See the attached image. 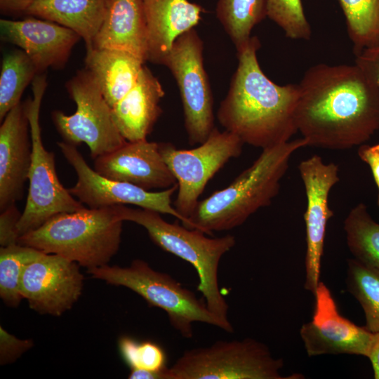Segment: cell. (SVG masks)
<instances>
[{
	"instance_id": "cell-29",
	"label": "cell",
	"mask_w": 379,
	"mask_h": 379,
	"mask_svg": "<svg viewBox=\"0 0 379 379\" xmlns=\"http://www.w3.org/2000/svg\"><path fill=\"white\" fill-rule=\"evenodd\" d=\"M44 253L20 244L0 248V297L8 306L17 307L23 299L20 283L25 267Z\"/></svg>"
},
{
	"instance_id": "cell-8",
	"label": "cell",
	"mask_w": 379,
	"mask_h": 379,
	"mask_svg": "<svg viewBox=\"0 0 379 379\" xmlns=\"http://www.w3.org/2000/svg\"><path fill=\"white\" fill-rule=\"evenodd\" d=\"M47 86L46 74H37L32 82L33 97L25 102L30 128L32 162L26 204L18 223L19 238L56 214L84 207L60 182L55 154L48 151L42 142L39 114Z\"/></svg>"
},
{
	"instance_id": "cell-26",
	"label": "cell",
	"mask_w": 379,
	"mask_h": 379,
	"mask_svg": "<svg viewBox=\"0 0 379 379\" xmlns=\"http://www.w3.org/2000/svg\"><path fill=\"white\" fill-rule=\"evenodd\" d=\"M38 74L29 56L20 48L4 54L0 72V121L20 102L27 86Z\"/></svg>"
},
{
	"instance_id": "cell-27",
	"label": "cell",
	"mask_w": 379,
	"mask_h": 379,
	"mask_svg": "<svg viewBox=\"0 0 379 379\" xmlns=\"http://www.w3.org/2000/svg\"><path fill=\"white\" fill-rule=\"evenodd\" d=\"M355 55L379 44V0H338Z\"/></svg>"
},
{
	"instance_id": "cell-30",
	"label": "cell",
	"mask_w": 379,
	"mask_h": 379,
	"mask_svg": "<svg viewBox=\"0 0 379 379\" xmlns=\"http://www.w3.org/2000/svg\"><path fill=\"white\" fill-rule=\"evenodd\" d=\"M267 17L275 22L286 37L309 40L312 30L305 16L302 0H267Z\"/></svg>"
},
{
	"instance_id": "cell-28",
	"label": "cell",
	"mask_w": 379,
	"mask_h": 379,
	"mask_svg": "<svg viewBox=\"0 0 379 379\" xmlns=\"http://www.w3.org/2000/svg\"><path fill=\"white\" fill-rule=\"evenodd\" d=\"M346 286L360 303L369 331H379V270L355 258L347 261Z\"/></svg>"
},
{
	"instance_id": "cell-2",
	"label": "cell",
	"mask_w": 379,
	"mask_h": 379,
	"mask_svg": "<svg viewBox=\"0 0 379 379\" xmlns=\"http://www.w3.org/2000/svg\"><path fill=\"white\" fill-rule=\"evenodd\" d=\"M257 36L237 51L238 65L217 117L225 130L262 149L288 142L298 132V84L278 85L260 68Z\"/></svg>"
},
{
	"instance_id": "cell-6",
	"label": "cell",
	"mask_w": 379,
	"mask_h": 379,
	"mask_svg": "<svg viewBox=\"0 0 379 379\" xmlns=\"http://www.w3.org/2000/svg\"><path fill=\"white\" fill-rule=\"evenodd\" d=\"M94 279L124 286L140 295L151 307L163 310L170 324L183 338L193 336L192 325L201 322L225 332L234 328L226 325L208 308L204 298L185 288L171 275L157 271L145 260L135 259L128 267L108 264L88 270Z\"/></svg>"
},
{
	"instance_id": "cell-24",
	"label": "cell",
	"mask_w": 379,
	"mask_h": 379,
	"mask_svg": "<svg viewBox=\"0 0 379 379\" xmlns=\"http://www.w3.org/2000/svg\"><path fill=\"white\" fill-rule=\"evenodd\" d=\"M343 228L354 258L379 270V223L373 220L364 204L350 211Z\"/></svg>"
},
{
	"instance_id": "cell-25",
	"label": "cell",
	"mask_w": 379,
	"mask_h": 379,
	"mask_svg": "<svg viewBox=\"0 0 379 379\" xmlns=\"http://www.w3.org/2000/svg\"><path fill=\"white\" fill-rule=\"evenodd\" d=\"M267 0H218L215 14L237 51L250 40L253 27L267 17Z\"/></svg>"
},
{
	"instance_id": "cell-17",
	"label": "cell",
	"mask_w": 379,
	"mask_h": 379,
	"mask_svg": "<svg viewBox=\"0 0 379 379\" xmlns=\"http://www.w3.org/2000/svg\"><path fill=\"white\" fill-rule=\"evenodd\" d=\"M94 170L105 178L148 191L166 190L177 184L160 153L159 143L147 140L127 142L116 150L97 157Z\"/></svg>"
},
{
	"instance_id": "cell-10",
	"label": "cell",
	"mask_w": 379,
	"mask_h": 379,
	"mask_svg": "<svg viewBox=\"0 0 379 379\" xmlns=\"http://www.w3.org/2000/svg\"><path fill=\"white\" fill-rule=\"evenodd\" d=\"M244 142L234 134L213 130L207 140L192 149H178L160 142V153L176 180L174 207L186 222L196 208L208 181L232 158L242 152Z\"/></svg>"
},
{
	"instance_id": "cell-23",
	"label": "cell",
	"mask_w": 379,
	"mask_h": 379,
	"mask_svg": "<svg viewBox=\"0 0 379 379\" xmlns=\"http://www.w3.org/2000/svg\"><path fill=\"white\" fill-rule=\"evenodd\" d=\"M144 65L139 58L117 49L92 48L85 57V68L111 107L133 87Z\"/></svg>"
},
{
	"instance_id": "cell-16",
	"label": "cell",
	"mask_w": 379,
	"mask_h": 379,
	"mask_svg": "<svg viewBox=\"0 0 379 379\" xmlns=\"http://www.w3.org/2000/svg\"><path fill=\"white\" fill-rule=\"evenodd\" d=\"M4 42L22 50L34 64L37 73L62 69L74 46L81 39L72 29L50 20L27 16L22 20H0Z\"/></svg>"
},
{
	"instance_id": "cell-33",
	"label": "cell",
	"mask_w": 379,
	"mask_h": 379,
	"mask_svg": "<svg viewBox=\"0 0 379 379\" xmlns=\"http://www.w3.org/2000/svg\"><path fill=\"white\" fill-rule=\"evenodd\" d=\"M15 204L1 211L0 214V245L7 246L18 244V223L21 217Z\"/></svg>"
},
{
	"instance_id": "cell-11",
	"label": "cell",
	"mask_w": 379,
	"mask_h": 379,
	"mask_svg": "<svg viewBox=\"0 0 379 379\" xmlns=\"http://www.w3.org/2000/svg\"><path fill=\"white\" fill-rule=\"evenodd\" d=\"M203 49L202 40L192 29L174 41L162 64L169 69L178 84L191 145L205 142L215 128L213 99L204 67Z\"/></svg>"
},
{
	"instance_id": "cell-7",
	"label": "cell",
	"mask_w": 379,
	"mask_h": 379,
	"mask_svg": "<svg viewBox=\"0 0 379 379\" xmlns=\"http://www.w3.org/2000/svg\"><path fill=\"white\" fill-rule=\"evenodd\" d=\"M284 361L263 343L252 338L218 340L185 350L169 367L171 379H300L284 375Z\"/></svg>"
},
{
	"instance_id": "cell-12",
	"label": "cell",
	"mask_w": 379,
	"mask_h": 379,
	"mask_svg": "<svg viewBox=\"0 0 379 379\" xmlns=\"http://www.w3.org/2000/svg\"><path fill=\"white\" fill-rule=\"evenodd\" d=\"M57 145L77 175L76 184L68 190L88 208H100L131 204L159 213L169 214L181 222L184 220L171 204V197L178 189L177 184L161 191L152 192L127 182L114 180L92 169L77 146L64 141L58 142Z\"/></svg>"
},
{
	"instance_id": "cell-4",
	"label": "cell",
	"mask_w": 379,
	"mask_h": 379,
	"mask_svg": "<svg viewBox=\"0 0 379 379\" xmlns=\"http://www.w3.org/2000/svg\"><path fill=\"white\" fill-rule=\"evenodd\" d=\"M123 220L114 207H84L56 214L18 239V244L56 254L93 269L107 265L117 253Z\"/></svg>"
},
{
	"instance_id": "cell-39",
	"label": "cell",
	"mask_w": 379,
	"mask_h": 379,
	"mask_svg": "<svg viewBox=\"0 0 379 379\" xmlns=\"http://www.w3.org/2000/svg\"><path fill=\"white\" fill-rule=\"evenodd\" d=\"M377 204H378V206H379V193H378V201H377Z\"/></svg>"
},
{
	"instance_id": "cell-32",
	"label": "cell",
	"mask_w": 379,
	"mask_h": 379,
	"mask_svg": "<svg viewBox=\"0 0 379 379\" xmlns=\"http://www.w3.org/2000/svg\"><path fill=\"white\" fill-rule=\"evenodd\" d=\"M29 339H20L0 326V364L4 366L15 361L33 347Z\"/></svg>"
},
{
	"instance_id": "cell-37",
	"label": "cell",
	"mask_w": 379,
	"mask_h": 379,
	"mask_svg": "<svg viewBox=\"0 0 379 379\" xmlns=\"http://www.w3.org/2000/svg\"><path fill=\"white\" fill-rule=\"evenodd\" d=\"M130 379H171L169 367L160 371L131 369L128 375Z\"/></svg>"
},
{
	"instance_id": "cell-20",
	"label": "cell",
	"mask_w": 379,
	"mask_h": 379,
	"mask_svg": "<svg viewBox=\"0 0 379 379\" xmlns=\"http://www.w3.org/2000/svg\"><path fill=\"white\" fill-rule=\"evenodd\" d=\"M165 92L159 79L143 66L133 87L112 107L114 121L128 142L147 140L161 116Z\"/></svg>"
},
{
	"instance_id": "cell-35",
	"label": "cell",
	"mask_w": 379,
	"mask_h": 379,
	"mask_svg": "<svg viewBox=\"0 0 379 379\" xmlns=\"http://www.w3.org/2000/svg\"><path fill=\"white\" fill-rule=\"evenodd\" d=\"M357 154L360 159L369 166L379 192V143L373 145H361Z\"/></svg>"
},
{
	"instance_id": "cell-15",
	"label": "cell",
	"mask_w": 379,
	"mask_h": 379,
	"mask_svg": "<svg viewBox=\"0 0 379 379\" xmlns=\"http://www.w3.org/2000/svg\"><path fill=\"white\" fill-rule=\"evenodd\" d=\"M313 294L312 321L300 329L307 355L347 354L367 357L373 333L340 314L331 291L324 282L319 283Z\"/></svg>"
},
{
	"instance_id": "cell-36",
	"label": "cell",
	"mask_w": 379,
	"mask_h": 379,
	"mask_svg": "<svg viewBox=\"0 0 379 379\" xmlns=\"http://www.w3.org/2000/svg\"><path fill=\"white\" fill-rule=\"evenodd\" d=\"M37 0H0V13L6 16L25 15L27 8Z\"/></svg>"
},
{
	"instance_id": "cell-18",
	"label": "cell",
	"mask_w": 379,
	"mask_h": 379,
	"mask_svg": "<svg viewBox=\"0 0 379 379\" xmlns=\"http://www.w3.org/2000/svg\"><path fill=\"white\" fill-rule=\"evenodd\" d=\"M31 162L29 122L25 102H20L0 126V211L22 199Z\"/></svg>"
},
{
	"instance_id": "cell-9",
	"label": "cell",
	"mask_w": 379,
	"mask_h": 379,
	"mask_svg": "<svg viewBox=\"0 0 379 379\" xmlns=\"http://www.w3.org/2000/svg\"><path fill=\"white\" fill-rule=\"evenodd\" d=\"M75 102L74 114L54 110L51 119L64 142L77 146L85 143L93 159L112 152L128 141L120 133L109 106L93 74L86 69L77 71L65 83Z\"/></svg>"
},
{
	"instance_id": "cell-34",
	"label": "cell",
	"mask_w": 379,
	"mask_h": 379,
	"mask_svg": "<svg viewBox=\"0 0 379 379\" xmlns=\"http://www.w3.org/2000/svg\"><path fill=\"white\" fill-rule=\"evenodd\" d=\"M355 56V64L379 90V44L365 49Z\"/></svg>"
},
{
	"instance_id": "cell-5",
	"label": "cell",
	"mask_w": 379,
	"mask_h": 379,
	"mask_svg": "<svg viewBox=\"0 0 379 379\" xmlns=\"http://www.w3.org/2000/svg\"><path fill=\"white\" fill-rule=\"evenodd\" d=\"M114 207L121 220L143 227L157 246L194 267L199 277L197 291L202 294L208 308L234 328L228 318L229 305L220 289L218 269L222 257L235 246V237L231 234L208 237L199 230L166 222L159 213L150 209L122 204Z\"/></svg>"
},
{
	"instance_id": "cell-3",
	"label": "cell",
	"mask_w": 379,
	"mask_h": 379,
	"mask_svg": "<svg viewBox=\"0 0 379 379\" xmlns=\"http://www.w3.org/2000/svg\"><path fill=\"white\" fill-rule=\"evenodd\" d=\"M306 146L307 142L302 138L263 149L227 187L199 201L182 225L209 235L241 225L258 210L271 204L279 192L292 155Z\"/></svg>"
},
{
	"instance_id": "cell-31",
	"label": "cell",
	"mask_w": 379,
	"mask_h": 379,
	"mask_svg": "<svg viewBox=\"0 0 379 379\" xmlns=\"http://www.w3.org/2000/svg\"><path fill=\"white\" fill-rule=\"evenodd\" d=\"M119 348L131 370L160 371L167 368L164 350L154 342H140L128 336H122L119 340Z\"/></svg>"
},
{
	"instance_id": "cell-1",
	"label": "cell",
	"mask_w": 379,
	"mask_h": 379,
	"mask_svg": "<svg viewBox=\"0 0 379 379\" xmlns=\"http://www.w3.org/2000/svg\"><path fill=\"white\" fill-rule=\"evenodd\" d=\"M298 86L295 123L307 146L347 149L379 130V90L355 63L314 65Z\"/></svg>"
},
{
	"instance_id": "cell-22",
	"label": "cell",
	"mask_w": 379,
	"mask_h": 379,
	"mask_svg": "<svg viewBox=\"0 0 379 379\" xmlns=\"http://www.w3.org/2000/svg\"><path fill=\"white\" fill-rule=\"evenodd\" d=\"M109 0H37L25 11L72 29L84 40L86 51L105 20Z\"/></svg>"
},
{
	"instance_id": "cell-38",
	"label": "cell",
	"mask_w": 379,
	"mask_h": 379,
	"mask_svg": "<svg viewBox=\"0 0 379 379\" xmlns=\"http://www.w3.org/2000/svg\"><path fill=\"white\" fill-rule=\"evenodd\" d=\"M373 369L375 379H379V331L373 333V337L367 357Z\"/></svg>"
},
{
	"instance_id": "cell-19",
	"label": "cell",
	"mask_w": 379,
	"mask_h": 379,
	"mask_svg": "<svg viewBox=\"0 0 379 379\" xmlns=\"http://www.w3.org/2000/svg\"><path fill=\"white\" fill-rule=\"evenodd\" d=\"M147 36V61L162 65L174 41L194 29L204 8L188 0H143Z\"/></svg>"
},
{
	"instance_id": "cell-14",
	"label": "cell",
	"mask_w": 379,
	"mask_h": 379,
	"mask_svg": "<svg viewBox=\"0 0 379 379\" xmlns=\"http://www.w3.org/2000/svg\"><path fill=\"white\" fill-rule=\"evenodd\" d=\"M79 266L59 255L44 253L23 271L20 283L22 298L41 314L60 316L81 295L84 277Z\"/></svg>"
},
{
	"instance_id": "cell-13",
	"label": "cell",
	"mask_w": 379,
	"mask_h": 379,
	"mask_svg": "<svg viewBox=\"0 0 379 379\" xmlns=\"http://www.w3.org/2000/svg\"><path fill=\"white\" fill-rule=\"evenodd\" d=\"M298 170L307 199L304 214L307 244L304 287L314 293L321 281L326 225L334 214L328 206V196L340 180L339 168L334 163L325 164L320 156L314 154L302 161Z\"/></svg>"
},
{
	"instance_id": "cell-21",
	"label": "cell",
	"mask_w": 379,
	"mask_h": 379,
	"mask_svg": "<svg viewBox=\"0 0 379 379\" xmlns=\"http://www.w3.org/2000/svg\"><path fill=\"white\" fill-rule=\"evenodd\" d=\"M93 48L117 49L147 61V36L143 0H109Z\"/></svg>"
}]
</instances>
